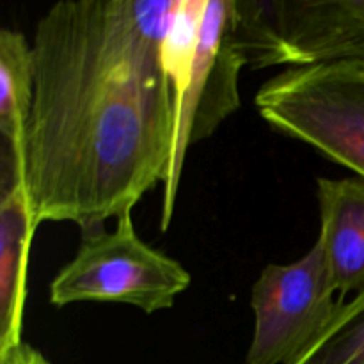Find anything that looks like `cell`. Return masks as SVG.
I'll return each instance as SVG.
<instances>
[{"mask_svg": "<svg viewBox=\"0 0 364 364\" xmlns=\"http://www.w3.org/2000/svg\"><path fill=\"white\" fill-rule=\"evenodd\" d=\"M180 0H63L36 23L21 159L38 224L84 233L166 183L176 84L166 41Z\"/></svg>", "mask_w": 364, "mask_h": 364, "instance_id": "6da1fadb", "label": "cell"}, {"mask_svg": "<svg viewBox=\"0 0 364 364\" xmlns=\"http://www.w3.org/2000/svg\"><path fill=\"white\" fill-rule=\"evenodd\" d=\"M0 364H52L45 355L28 343L21 341L16 347L0 354Z\"/></svg>", "mask_w": 364, "mask_h": 364, "instance_id": "8fae6325", "label": "cell"}, {"mask_svg": "<svg viewBox=\"0 0 364 364\" xmlns=\"http://www.w3.org/2000/svg\"><path fill=\"white\" fill-rule=\"evenodd\" d=\"M247 66H364V0H238Z\"/></svg>", "mask_w": 364, "mask_h": 364, "instance_id": "5b68a950", "label": "cell"}, {"mask_svg": "<svg viewBox=\"0 0 364 364\" xmlns=\"http://www.w3.org/2000/svg\"><path fill=\"white\" fill-rule=\"evenodd\" d=\"M244 66H247V55L242 38L240 2L206 0L188 73L178 95L173 160L164 183L162 231L173 219L181 169L191 144L208 139L240 107L238 80Z\"/></svg>", "mask_w": 364, "mask_h": 364, "instance_id": "277c9868", "label": "cell"}, {"mask_svg": "<svg viewBox=\"0 0 364 364\" xmlns=\"http://www.w3.org/2000/svg\"><path fill=\"white\" fill-rule=\"evenodd\" d=\"M318 244L338 295L364 291V178H318Z\"/></svg>", "mask_w": 364, "mask_h": 364, "instance_id": "52a82bcc", "label": "cell"}, {"mask_svg": "<svg viewBox=\"0 0 364 364\" xmlns=\"http://www.w3.org/2000/svg\"><path fill=\"white\" fill-rule=\"evenodd\" d=\"M315 242L301 259L267 265L252 284L255 315L247 364H294L318 341L345 299Z\"/></svg>", "mask_w": 364, "mask_h": 364, "instance_id": "8992f818", "label": "cell"}, {"mask_svg": "<svg viewBox=\"0 0 364 364\" xmlns=\"http://www.w3.org/2000/svg\"><path fill=\"white\" fill-rule=\"evenodd\" d=\"M34 52L20 31H0V132L11 149V167L21 159L34 100Z\"/></svg>", "mask_w": 364, "mask_h": 364, "instance_id": "9c48e42d", "label": "cell"}, {"mask_svg": "<svg viewBox=\"0 0 364 364\" xmlns=\"http://www.w3.org/2000/svg\"><path fill=\"white\" fill-rule=\"evenodd\" d=\"M38 226L27 183L13 171L0 199V354L21 343L28 252Z\"/></svg>", "mask_w": 364, "mask_h": 364, "instance_id": "ba28073f", "label": "cell"}, {"mask_svg": "<svg viewBox=\"0 0 364 364\" xmlns=\"http://www.w3.org/2000/svg\"><path fill=\"white\" fill-rule=\"evenodd\" d=\"M294 364H364V291L343 301L318 341Z\"/></svg>", "mask_w": 364, "mask_h": 364, "instance_id": "30bf717a", "label": "cell"}, {"mask_svg": "<svg viewBox=\"0 0 364 364\" xmlns=\"http://www.w3.org/2000/svg\"><path fill=\"white\" fill-rule=\"evenodd\" d=\"M255 107L276 132L364 178L363 64L288 68L258 89Z\"/></svg>", "mask_w": 364, "mask_h": 364, "instance_id": "7a4b0ae2", "label": "cell"}, {"mask_svg": "<svg viewBox=\"0 0 364 364\" xmlns=\"http://www.w3.org/2000/svg\"><path fill=\"white\" fill-rule=\"evenodd\" d=\"M191 281L180 262L142 242L127 212L112 231L84 235L75 258L50 283V304L116 302L153 315L173 308Z\"/></svg>", "mask_w": 364, "mask_h": 364, "instance_id": "3957f363", "label": "cell"}]
</instances>
